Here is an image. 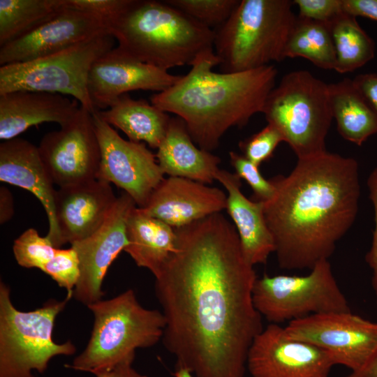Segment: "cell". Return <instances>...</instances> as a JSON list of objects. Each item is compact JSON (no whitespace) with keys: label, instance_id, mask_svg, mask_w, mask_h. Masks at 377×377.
Wrapping results in <instances>:
<instances>
[{"label":"cell","instance_id":"6da1fadb","mask_svg":"<svg viewBox=\"0 0 377 377\" xmlns=\"http://www.w3.org/2000/svg\"><path fill=\"white\" fill-rule=\"evenodd\" d=\"M174 253L155 276L167 350L195 377H244L263 330L252 293L258 278L221 213L177 228Z\"/></svg>","mask_w":377,"mask_h":377},{"label":"cell","instance_id":"7a4b0ae2","mask_svg":"<svg viewBox=\"0 0 377 377\" xmlns=\"http://www.w3.org/2000/svg\"><path fill=\"white\" fill-rule=\"evenodd\" d=\"M270 179L275 191L264 214L279 267L311 269L328 260L357 215V161L325 151L298 158L288 175Z\"/></svg>","mask_w":377,"mask_h":377},{"label":"cell","instance_id":"3957f363","mask_svg":"<svg viewBox=\"0 0 377 377\" xmlns=\"http://www.w3.org/2000/svg\"><path fill=\"white\" fill-rule=\"evenodd\" d=\"M219 64L214 51L206 52L186 75L150 98L152 105L182 119L194 143L208 151L218 147L229 128L244 126L263 112L278 74L271 64L243 72H214Z\"/></svg>","mask_w":377,"mask_h":377},{"label":"cell","instance_id":"277c9868","mask_svg":"<svg viewBox=\"0 0 377 377\" xmlns=\"http://www.w3.org/2000/svg\"><path fill=\"white\" fill-rule=\"evenodd\" d=\"M110 31L124 52L165 71L214 51V31L165 1L133 0Z\"/></svg>","mask_w":377,"mask_h":377},{"label":"cell","instance_id":"5b68a950","mask_svg":"<svg viewBox=\"0 0 377 377\" xmlns=\"http://www.w3.org/2000/svg\"><path fill=\"white\" fill-rule=\"evenodd\" d=\"M289 0H239L214 30V50L222 73L247 71L281 61L297 16Z\"/></svg>","mask_w":377,"mask_h":377},{"label":"cell","instance_id":"8992f818","mask_svg":"<svg viewBox=\"0 0 377 377\" xmlns=\"http://www.w3.org/2000/svg\"><path fill=\"white\" fill-rule=\"evenodd\" d=\"M94 322L89 341L71 364L75 371L92 373L135 357L138 348L162 340L165 321L162 311L143 307L132 289L87 306Z\"/></svg>","mask_w":377,"mask_h":377},{"label":"cell","instance_id":"52a82bcc","mask_svg":"<svg viewBox=\"0 0 377 377\" xmlns=\"http://www.w3.org/2000/svg\"><path fill=\"white\" fill-rule=\"evenodd\" d=\"M71 297L50 299L36 309L20 311L13 305L10 287L0 283V377H35L44 374L51 360L71 356L76 346L70 340L54 342L52 335L57 316Z\"/></svg>","mask_w":377,"mask_h":377},{"label":"cell","instance_id":"ba28073f","mask_svg":"<svg viewBox=\"0 0 377 377\" xmlns=\"http://www.w3.org/2000/svg\"><path fill=\"white\" fill-rule=\"evenodd\" d=\"M262 113L297 158L327 151L325 139L333 119L328 84L309 71L283 75L268 95Z\"/></svg>","mask_w":377,"mask_h":377},{"label":"cell","instance_id":"9c48e42d","mask_svg":"<svg viewBox=\"0 0 377 377\" xmlns=\"http://www.w3.org/2000/svg\"><path fill=\"white\" fill-rule=\"evenodd\" d=\"M114 40L111 34H103L48 57L0 66V95L15 91L69 95L93 114L96 110L87 89L89 70L114 47Z\"/></svg>","mask_w":377,"mask_h":377},{"label":"cell","instance_id":"30bf717a","mask_svg":"<svg viewBox=\"0 0 377 377\" xmlns=\"http://www.w3.org/2000/svg\"><path fill=\"white\" fill-rule=\"evenodd\" d=\"M310 270L305 276L264 274L257 278L252 293L256 310L274 324L313 314L350 311L329 260L319 261Z\"/></svg>","mask_w":377,"mask_h":377},{"label":"cell","instance_id":"8fae6325","mask_svg":"<svg viewBox=\"0 0 377 377\" xmlns=\"http://www.w3.org/2000/svg\"><path fill=\"white\" fill-rule=\"evenodd\" d=\"M289 337L326 351L335 365L355 371L377 351V323L348 312L310 315L285 327Z\"/></svg>","mask_w":377,"mask_h":377},{"label":"cell","instance_id":"7c38bea8","mask_svg":"<svg viewBox=\"0 0 377 377\" xmlns=\"http://www.w3.org/2000/svg\"><path fill=\"white\" fill-rule=\"evenodd\" d=\"M101 149L96 179L112 183L129 195L138 207H144L164 179L154 155L144 142L122 138L98 114H92Z\"/></svg>","mask_w":377,"mask_h":377},{"label":"cell","instance_id":"4fadbf2b","mask_svg":"<svg viewBox=\"0 0 377 377\" xmlns=\"http://www.w3.org/2000/svg\"><path fill=\"white\" fill-rule=\"evenodd\" d=\"M38 148L47 175L59 188L96 179L101 149L92 114L84 107L59 130L45 134Z\"/></svg>","mask_w":377,"mask_h":377},{"label":"cell","instance_id":"5bb4252c","mask_svg":"<svg viewBox=\"0 0 377 377\" xmlns=\"http://www.w3.org/2000/svg\"><path fill=\"white\" fill-rule=\"evenodd\" d=\"M335 365L324 350L288 336L270 323L253 339L246 368L252 377H330Z\"/></svg>","mask_w":377,"mask_h":377},{"label":"cell","instance_id":"9a60e30c","mask_svg":"<svg viewBox=\"0 0 377 377\" xmlns=\"http://www.w3.org/2000/svg\"><path fill=\"white\" fill-rule=\"evenodd\" d=\"M136 206L129 195L122 193L102 226L89 237L71 244L80 267L73 297L87 306L101 301L104 295L103 280L112 262L128 245L126 221Z\"/></svg>","mask_w":377,"mask_h":377},{"label":"cell","instance_id":"2e32d148","mask_svg":"<svg viewBox=\"0 0 377 377\" xmlns=\"http://www.w3.org/2000/svg\"><path fill=\"white\" fill-rule=\"evenodd\" d=\"M180 77L142 62L117 46L94 62L87 89L96 110H104L123 94L135 90L161 92Z\"/></svg>","mask_w":377,"mask_h":377},{"label":"cell","instance_id":"e0dca14e","mask_svg":"<svg viewBox=\"0 0 377 377\" xmlns=\"http://www.w3.org/2000/svg\"><path fill=\"white\" fill-rule=\"evenodd\" d=\"M107 33L111 34L103 20L66 6L32 32L1 46L0 66L48 57Z\"/></svg>","mask_w":377,"mask_h":377},{"label":"cell","instance_id":"ac0fdd59","mask_svg":"<svg viewBox=\"0 0 377 377\" xmlns=\"http://www.w3.org/2000/svg\"><path fill=\"white\" fill-rule=\"evenodd\" d=\"M227 194L191 179L168 177L152 192L142 213L177 229L226 208Z\"/></svg>","mask_w":377,"mask_h":377},{"label":"cell","instance_id":"d6986e66","mask_svg":"<svg viewBox=\"0 0 377 377\" xmlns=\"http://www.w3.org/2000/svg\"><path fill=\"white\" fill-rule=\"evenodd\" d=\"M117 198L110 184L99 179L59 188L54 205L62 244L80 242L96 232Z\"/></svg>","mask_w":377,"mask_h":377},{"label":"cell","instance_id":"ffe728a7","mask_svg":"<svg viewBox=\"0 0 377 377\" xmlns=\"http://www.w3.org/2000/svg\"><path fill=\"white\" fill-rule=\"evenodd\" d=\"M0 180L27 190L39 200L47 216L46 237L55 248L60 249L63 244L55 213L57 190L44 167L38 147L18 137L1 142Z\"/></svg>","mask_w":377,"mask_h":377},{"label":"cell","instance_id":"44dd1931","mask_svg":"<svg viewBox=\"0 0 377 377\" xmlns=\"http://www.w3.org/2000/svg\"><path fill=\"white\" fill-rule=\"evenodd\" d=\"M77 102L62 94L37 91L0 95V139H13L29 128L45 122L65 126L77 113L80 108Z\"/></svg>","mask_w":377,"mask_h":377},{"label":"cell","instance_id":"7402d4cb","mask_svg":"<svg viewBox=\"0 0 377 377\" xmlns=\"http://www.w3.org/2000/svg\"><path fill=\"white\" fill-rule=\"evenodd\" d=\"M216 180L227 191L226 211L234 223L243 254L253 266L265 264L275 252L274 239L267 226L263 202L247 198L241 191V179L219 169Z\"/></svg>","mask_w":377,"mask_h":377},{"label":"cell","instance_id":"603a6c76","mask_svg":"<svg viewBox=\"0 0 377 377\" xmlns=\"http://www.w3.org/2000/svg\"><path fill=\"white\" fill-rule=\"evenodd\" d=\"M156 157L163 172L202 184L216 180L221 159L195 146L184 121L172 117Z\"/></svg>","mask_w":377,"mask_h":377},{"label":"cell","instance_id":"cb8c5ba5","mask_svg":"<svg viewBox=\"0 0 377 377\" xmlns=\"http://www.w3.org/2000/svg\"><path fill=\"white\" fill-rule=\"evenodd\" d=\"M128 245L124 249L140 267L156 276L177 245L176 229L135 207L126 221Z\"/></svg>","mask_w":377,"mask_h":377},{"label":"cell","instance_id":"d4e9b609","mask_svg":"<svg viewBox=\"0 0 377 377\" xmlns=\"http://www.w3.org/2000/svg\"><path fill=\"white\" fill-rule=\"evenodd\" d=\"M97 112L109 125L124 132L129 140L147 143L152 149H158L163 142L171 119L167 112L144 99L135 100L128 94Z\"/></svg>","mask_w":377,"mask_h":377},{"label":"cell","instance_id":"484cf974","mask_svg":"<svg viewBox=\"0 0 377 377\" xmlns=\"http://www.w3.org/2000/svg\"><path fill=\"white\" fill-rule=\"evenodd\" d=\"M328 87L332 117L343 139L361 146L377 134V115L353 79L343 78Z\"/></svg>","mask_w":377,"mask_h":377},{"label":"cell","instance_id":"4316f807","mask_svg":"<svg viewBox=\"0 0 377 377\" xmlns=\"http://www.w3.org/2000/svg\"><path fill=\"white\" fill-rule=\"evenodd\" d=\"M64 8L65 0H0V47L32 32Z\"/></svg>","mask_w":377,"mask_h":377},{"label":"cell","instance_id":"83f0119b","mask_svg":"<svg viewBox=\"0 0 377 377\" xmlns=\"http://www.w3.org/2000/svg\"><path fill=\"white\" fill-rule=\"evenodd\" d=\"M329 24L336 54L334 71L339 73L353 72L374 58L375 43L356 17L343 11Z\"/></svg>","mask_w":377,"mask_h":377},{"label":"cell","instance_id":"f1b7e54d","mask_svg":"<svg viewBox=\"0 0 377 377\" xmlns=\"http://www.w3.org/2000/svg\"><path fill=\"white\" fill-rule=\"evenodd\" d=\"M302 57L324 70H334L336 54L327 22L297 16L284 50V58Z\"/></svg>","mask_w":377,"mask_h":377},{"label":"cell","instance_id":"f546056e","mask_svg":"<svg viewBox=\"0 0 377 377\" xmlns=\"http://www.w3.org/2000/svg\"><path fill=\"white\" fill-rule=\"evenodd\" d=\"M165 2L214 31L228 19L239 0H165Z\"/></svg>","mask_w":377,"mask_h":377},{"label":"cell","instance_id":"4dcf8cb0","mask_svg":"<svg viewBox=\"0 0 377 377\" xmlns=\"http://www.w3.org/2000/svg\"><path fill=\"white\" fill-rule=\"evenodd\" d=\"M57 249L46 236L41 237L34 228L23 232L14 241L13 246L15 258L20 266L41 271Z\"/></svg>","mask_w":377,"mask_h":377},{"label":"cell","instance_id":"1f68e13d","mask_svg":"<svg viewBox=\"0 0 377 377\" xmlns=\"http://www.w3.org/2000/svg\"><path fill=\"white\" fill-rule=\"evenodd\" d=\"M42 272L49 275L59 286L65 288L67 295L72 297L80 276V260L76 251L73 246L57 249Z\"/></svg>","mask_w":377,"mask_h":377},{"label":"cell","instance_id":"d6a6232c","mask_svg":"<svg viewBox=\"0 0 377 377\" xmlns=\"http://www.w3.org/2000/svg\"><path fill=\"white\" fill-rule=\"evenodd\" d=\"M283 141L280 131L267 124L262 130L239 142L242 155L257 166L269 160L277 146Z\"/></svg>","mask_w":377,"mask_h":377},{"label":"cell","instance_id":"836d02e7","mask_svg":"<svg viewBox=\"0 0 377 377\" xmlns=\"http://www.w3.org/2000/svg\"><path fill=\"white\" fill-rule=\"evenodd\" d=\"M229 155L235 174L252 188L253 200L265 202L271 199L275 186L271 179L267 180L262 175L259 167L235 151H230Z\"/></svg>","mask_w":377,"mask_h":377},{"label":"cell","instance_id":"e575fe53","mask_svg":"<svg viewBox=\"0 0 377 377\" xmlns=\"http://www.w3.org/2000/svg\"><path fill=\"white\" fill-rule=\"evenodd\" d=\"M133 0H65L66 7L88 13L105 22L110 28L111 23L124 14Z\"/></svg>","mask_w":377,"mask_h":377},{"label":"cell","instance_id":"d590c367","mask_svg":"<svg viewBox=\"0 0 377 377\" xmlns=\"http://www.w3.org/2000/svg\"><path fill=\"white\" fill-rule=\"evenodd\" d=\"M298 16L320 22H330L343 12V0H294Z\"/></svg>","mask_w":377,"mask_h":377},{"label":"cell","instance_id":"8d00e7d4","mask_svg":"<svg viewBox=\"0 0 377 377\" xmlns=\"http://www.w3.org/2000/svg\"><path fill=\"white\" fill-rule=\"evenodd\" d=\"M367 184L374 209V226L371 246L366 254L365 260L372 270L371 285L377 297V167L369 175Z\"/></svg>","mask_w":377,"mask_h":377},{"label":"cell","instance_id":"74e56055","mask_svg":"<svg viewBox=\"0 0 377 377\" xmlns=\"http://www.w3.org/2000/svg\"><path fill=\"white\" fill-rule=\"evenodd\" d=\"M353 81L377 115V73L358 74Z\"/></svg>","mask_w":377,"mask_h":377},{"label":"cell","instance_id":"f35d334b","mask_svg":"<svg viewBox=\"0 0 377 377\" xmlns=\"http://www.w3.org/2000/svg\"><path fill=\"white\" fill-rule=\"evenodd\" d=\"M134 359L128 358L115 365L94 371L91 374L96 377H147L133 367Z\"/></svg>","mask_w":377,"mask_h":377},{"label":"cell","instance_id":"ab89813d","mask_svg":"<svg viewBox=\"0 0 377 377\" xmlns=\"http://www.w3.org/2000/svg\"><path fill=\"white\" fill-rule=\"evenodd\" d=\"M343 11L377 21V0H343Z\"/></svg>","mask_w":377,"mask_h":377},{"label":"cell","instance_id":"60d3db41","mask_svg":"<svg viewBox=\"0 0 377 377\" xmlns=\"http://www.w3.org/2000/svg\"><path fill=\"white\" fill-rule=\"evenodd\" d=\"M13 198L10 191L6 187L0 188V223L8 221L14 213Z\"/></svg>","mask_w":377,"mask_h":377},{"label":"cell","instance_id":"b9f144b4","mask_svg":"<svg viewBox=\"0 0 377 377\" xmlns=\"http://www.w3.org/2000/svg\"><path fill=\"white\" fill-rule=\"evenodd\" d=\"M343 377H377V351L362 368Z\"/></svg>","mask_w":377,"mask_h":377},{"label":"cell","instance_id":"7bdbcfd3","mask_svg":"<svg viewBox=\"0 0 377 377\" xmlns=\"http://www.w3.org/2000/svg\"><path fill=\"white\" fill-rule=\"evenodd\" d=\"M174 377H195L191 373L182 368H175Z\"/></svg>","mask_w":377,"mask_h":377}]
</instances>
